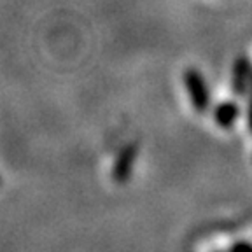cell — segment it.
Returning <instances> with one entry per match:
<instances>
[{
	"instance_id": "cell-1",
	"label": "cell",
	"mask_w": 252,
	"mask_h": 252,
	"mask_svg": "<svg viewBox=\"0 0 252 252\" xmlns=\"http://www.w3.org/2000/svg\"><path fill=\"white\" fill-rule=\"evenodd\" d=\"M184 81L193 107L196 110H200V112H203L207 109V105H209V91H207L205 79L201 77V74L196 68H189L184 74Z\"/></svg>"
},
{
	"instance_id": "cell-2",
	"label": "cell",
	"mask_w": 252,
	"mask_h": 252,
	"mask_svg": "<svg viewBox=\"0 0 252 252\" xmlns=\"http://www.w3.org/2000/svg\"><path fill=\"white\" fill-rule=\"evenodd\" d=\"M137 154H138L137 144H128L126 147H123V151L119 153L118 159L114 163V170H112V177H114V181L118 184H125L131 177Z\"/></svg>"
},
{
	"instance_id": "cell-3",
	"label": "cell",
	"mask_w": 252,
	"mask_h": 252,
	"mask_svg": "<svg viewBox=\"0 0 252 252\" xmlns=\"http://www.w3.org/2000/svg\"><path fill=\"white\" fill-rule=\"evenodd\" d=\"M249 77H251L249 62L245 58H236L235 67H233V91L235 93H244Z\"/></svg>"
},
{
	"instance_id": "cell-4",
	"label": "cell",
	"mask_w": 252,
	"mask_h": 252,
	"mask_svg": "<svg viewBox=\"0 0 252 252\" xmlns=\"http://www.w3.org/2000/svg\"><path fill=\"white\" fill-rule=\"evenodd\" d=\"M238 114H240V109H238L235 103L224 102V103H220V105H217L216 121H217V125H219L220 128H229V126L236 121Z\"/></svg>"
},
{
	"instance_id": "cell-5",
	"label": "cell",
	"mask_w": 252,
	"mask_h": 252,
	"mask_svg": "<svg viewBox=\"0 0 252 252\" xmlns=\"http://www.w3.org/2000/svg\"><path fill=\"white\" fill-rule=\"evenodd\" d=\"M229 252H252V244H249V242H238V244H235L229 249Z\"/></svg>"
},
{
	"instance_id": "cell-6",
	"label": "cell",
	"mask_w": 252,
	"mask_h": 252,
	"mask_svg": "<svg viewBox=\"0 0 252 252\" xmlns=\"http://www.w3.org/2000/svg\"><path fill=\"white\" fill-rule=\"evenodd\" d=\"M249 126H251L252 130V100H251V105H249Z\"/></svg>"
},
{
	"instance_id": "cell-7",
	"label": "cell",
	"mask_w": 252,
	"mask_h": 252,
	"mask_svg": "<svg viewBox=\"0 0 252 252\" xmlns=\"http://www.w3.org/2000/svg\"><path fill=\"white\" fill-rule=\"evenodd\" d=\"M0 186H2V179H0Z\"/></svg>"
}]
</instances>
